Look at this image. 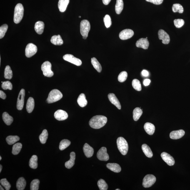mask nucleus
I'll list each match as a JSON object with an SVG mask.
<instances>
[{"instance_id":"12","label":"nucleus","mask_w":190,"mask_h":190,"mask_svg":"<svg viewBox=\"0 0 190 190\" xmlns=\"http://www.w3.org/2000/svg\"><path fill=\"white\" fill-rule=\"evenodd\" d=\"M158 38L162 40L163 44H167L170 42L169 36L166 32L162 29L159 30L158 32Z\"/></svg>"},{"instance_id":"15","label":"nucleus","mask_w":190,"mask_h":190,"mask_svg":"<svg viewBox=\"0 0 190 190\" xmlns=\"http://www.w3.org/2000/svg\"><path fill=\"white\" fill-rule=\"evenodd\" d=\"M54 117L58 121H62L68 117V114L66 111L61 110H58L54 113Z\"/></svg>"},{"instance_id":"27","label":"nucleus","mask_w":190,"mask_h":190,"mask_svg":"<svg viewBox=\"0 0 190 190\" xmlns=\"http://www.w3.org/2000/svg\"><path fill=\"white\" fill-rule=\"evenodd\" d=\"M35 106L34 99L32 97H30L28 99L26 103V109L28 112L31 113L34 110Z\"/></svg>"},{"instance_id":"34","label":"nucleus","mask_w":190,"mask_h":190,"mask_svg":"<svg viewBox=\"0 0 190 190\" xmlns=\"http://www.w3.org/2000/svg\"><path fill=\"white\" fill-rule=\"evenodd\" d=\"M91 63L93 67L98 72L101 73L102 71V67L101 64L95 58H93L91 59Z\"/></svg>"},{"instance_id":"13","label":"nucleus","mask_w":190,"mask_h":190,"mask_svg":"<svg viewBox=\"0 0 190 190\" xmlns=\"http://www.w3.org/2000/svg\"><path fill=\"white\" fill-rule=\"evenodd\" d=\"M134 35V32L132 30L126 29L123 30L120 32L119 37L121 40H126L132 37Z\"/></svg>"},{"instance_id":"36","label":"nucleus","mask_w":190,"mask_h":190,"mask_svg":"<svg viewBox=\"0 0 190 190\" xmlns=\"http://www.w3.org/2000/svg\"><path fill=\"white\" fill-rule=\"evenodd\" d=\"M48 132L47 130H43L42 134L39 136L40 141L42 144H44L46 142L48 137Z\"/></svg>"},{"instance_id":"20","label":"nucleus","mask_w":190,"mask_h":190,"mask_svg":"<svg viewBox=\"0 0 190 190\" xmlns=\"http://www.w3.org/2000/svg\"><path fill=\"white\" fill-rule=\"evenodd\" d=\"M107 167L115 173L121 172V168L119 165L116 163H109L106 165Z\"/></svg>"},{"instance_id":"37","label":"nucleus","mask_w":190,"mask_h":190,"mask_svg":"<svg viewBox=\"0 0 190 190\" xmlns=\"http://www.w3.org/2000/svg\"><path fill=\"white\" fill-rule=\"evenodd\" d=\"M13 73L11 67L9 66H7L5 68L4 71V77L6 79H11L12 78Z\"/></svg>"},{"instance_id":"1","label":"nucleus","mask_w":190,"mask_h":190,"mask_svg":"<svg viewBox=\"0 0 190 190\" xmlns=\"http://www.w3.org/2000/svg\"><path fill=\"white\" fill-rule=\"evenodd\" d=\"M107 118L104 116L97 115L93 116L89 121V125L92 128L99 129L103 127L107 122Z\"/></svg>"},{"instance_id":"38","label":"nucleus","mask_w":190,"mask_h":190,"mask_svg":"<svg viewBox=\"0 0 190 190\" xmlns=\"http://www.w3.org/2000/svg\"><path fill=\"white\" fill-rule=\"evenodd\" d=\"M22 145L21 143H17L13 146L12 154L14 155H17L19 154L22 148Z\"/></svg>"},{"instance_id":"45","label":"nucleus","mask_w":190,"mask_h":190,"mask_svg":"<svg viewBox=\"0 0 190 190\" xmlns=\"http://www.w3.org/2000/svg\"><path fill=\"white\" fill-rule=\"evenodd\" d=\"M8 29L7 24H4L0 27V39H1L4 37Z\"/></svg>"},{"instance_id":"43","label":"nucleus","mask_w":190,"mask_h":190,"mask_svg":"<svg viewBox=\"0 0 190 190\" xmlns=\"http://www.w3.org/2000/svg\"><path fill=\"white\" fill-rule=\"evenodd\" d=\"M40 181L38 179H35L32 181L31 184V190H38L39 189Z\"/></svg>"},{"instance_id":"33","label":"nucleus","mask_w":190,"mask_h":190,"mask_svg":"<svg viewBox=\"0 0 190 190\" xmlns=\"http://www.w3.org/2000/svg\"><path fill=\"white\" fill-rule=\"evenodd\" d=\"M143 113L142 110L139 107H136L133 111V119L135 121H137Z\"/></svg>"},{"instance_id":"31","label":"nucleus","mask_w":190,"mask_h":190,"mask_svg":"<svg viewBox=\"0 0 190 190\" xmlns=\"http://www.w3.org/2000/svg\"><path fill=\"white\" fill-rule=\"evenodd\" d=\"M38 157L37 156L34 155L31 157L30 160L29 165L31 168L33 169H36L38 166Z\"/></svg>"},{"instance_id":"51","label":"nucleus","mask_w":190,"mask_h":190,"mask_svg":"<svg viewBox=\"0 0 190 190\" xmlns=\"http://www.w3.org/2000/svg\"><path fill=\"white\" fill-rule=\"evenodd\" d=\"M6 94L3 91L1 90L0 91V97L1 99H6Z\"/></svg>"},{"instance_id":"48","label":"nucleus","mask_w":190,"mask_h":190,"mask_svg":"<svg viewBox=\"0 0 190 190\" xmlns=\"http://www.w3.org/2000/svg\"><path fill=\"white\" fill-rule=\"evenodd\" d=\"M104 21L105 26L106 28H109L111 26L112 21L109 15H106L104 18Z\"/></svg>"},{"instance_id":"8","label":"nucleus","mask_w":190,"mask_h":190,"mask_svg":"<svg viewBox=\"0 0 190 190\" xmlns=\"http://www.w3.org/2000/svg\"><path fill=\"white\" fill-rule=\"evenodd\" d=\"M37 48L35 45L32 43H29L26 46L25 49V54L26 57L31 58L36 54Z\"/></svg>"},{"instance_id":"44","label":"nucleus","mask_w":190,"mask_h":190,"mask_svg":"<svg viewBox=\"0 0 190 190\" xmlns=\"http://www.w3.org/2000/svg\"><path fill=\"white\" fill-rule=\"evenodd\" d=\"M128 77V73L126 71H123L120 73L118 76V81L121 83L124 82Z\"/></svg>"},{"instance_id":"54","label":"nucleus","mask_w":190,"mask_h":190,"mask_svg":"<svg viewBox=\"0 0 190 190\" xmlns=\"http://www.w3.org/2000/svg\"><path fill=\"white\" fill-rule=\"evenodd\" d=\"M111 0H102L103 4L105 5H107L109 4Z\"/></svg>"},{"instance_id":"39","label":"nucleus","mask_w":190,"mask_h":190,"mask_svg":"<svg viewBox=\"0 0 190 190\" xmlns=\"http://www.w3.org/2000/svg\"><path fill=\"white\" fill-rule=\"evenodd\" d=\"M71 141L67 139H63L60 143L59 149L61 150L66 149L71 144Z\"/></svg>"},{"instance_id":"26","label":"nucleus","mask_w":190,"mask_h":190,"mask_svg":"<svg viewBox=\"0 0 190 190\" xmlns=\"http://www.w3.org/2000/svg\"><path fill=\"white\" fill-rule=\"evenodd\" d=\"M51 41L52 44L55 45L60 46L63 43V40L59 35L53 36L51 37Z\"/></svg>"},{"instance_id":"25","label":"nucleus","mask_w":190,"mask_h":190,"mask_svg":"<svg viewBox=\"0 0 190 190\" xmlns=\"http://www.w3.org/2000/svg\"><path fill=\"white\" fill-rule=\"evenodd\" d=\"M77 102L79 105L82 107H85L87 104V101L86 99L85 95L81 93L79 95L77 99Z\"/></svg>"},{"instance_id":"11","label":"nucleus","mask_w":190,"mask_h":190,"mask_svg":"<svg viewBox=\"0 0 190 190\" xmlns=\"http://www.w3.org/2000/svg\"><path fill=\"white\" fill-rule=\"evenodd\" d=\"M97 157L101 161H106L109 160V155L107 152L106 148L103 147L99 149L97 153Z\"/></svg>"},{"instance_id":"16","label":"nucleus","mask_w":190,"mask_h":190,"mask_svg":"<svg viewBox=\"0 0 190 190\" xmlns=\"http://www.w3.org/2000/svg\"><path fill=\"white\" fill-rule=\"evenodd\" d=\"M149 45V42L146 38H141L138 40L136 43L137 47L142 48L144 49H148Z\"/></svg>"},{"instance_id":"10","label":"nucleus","mask_w":190,"mask_h":190,"mask_svg":"<svg viewBox=\"0 0 190 190\" xmlns=\"http://www.w3.org/2000/svg\"><path fill=\"white\" fill-rule=\"evenodd\" d=\"M25 91L24 89H21L18 94L17 103V108L19 110H21L23 109L24 105Z\"/></svg>"},{"instance_id":"3","label":"nucleus","mask_w":190,"mask_h":190,"mask_svg":"<svg viewBox=\"0 0 190 190\" xmlns=\"http://www.w3.org/2000/svg\"><path fill=\"white\" fill-rule=\"evenodd\" d=\"M63 97V95L59 90L54 89L50 92L46 101L49 104L59 101Z\"/></svg>"},{"instance_id":"47","label":"nucleus","mask_w":190,"mask_h":190,"mask_svg":"<svg viewBox=\"0 0 190 190\" xmlns=\"http://www.w3.org/2000/svg\"><path fill=\"white\" fill-rule=\"evenodd\" d=\"M1 184L5 188L6 190H9L10 189L11 185L6 179H3L0 181Z\"/></svg>"},{"instance_id":"7","label":"nucleus","mask_w":190,"mask_h":190,"mask_svg":"<svg viewBox=\"0 0 190 190\" xmlns=\"http://www.w3.org/2000/svg\"><path fill=\"white\" fill-rule=\"evenodd\" d=\"M156 181V178L153 175L149 174L145 176L143 180V186L145 188L151 187Z\"/></svg>"},{"instance_id":"6","label":"nucleus","mask_w":190,"mask_h":190,"mask_svg":"<svg viewBox=\"0 0 190 190\" xmlns=\"http://www.w3.org/2000/svg\"><path fill=\"white\" fill-rule=\"evenodd\" d=\"M51 64L49 61H46L43 63L41 66V69L43 74L47 77H52L54 73L51 71Z\"/></svg>"},{"instance_id":"5","label":"nucleus","mask_w":190,"mask_h":190,"mask_svg":"<svg viewBox=\"0 0 190 190\" xmlns=\"http://www.w3.org/2000/svg\"><path fill=\"white\" fill-rule=\"evenodd\" d=\"M91 26L89 21L87 20L81 21L80 25V31L82 36L87 38Z\"/></svg>"},{"instance_id":"32","label":"nucleus","mask_w":190,"mask_h":190,"mask_svg":"<svg viewBox=\"0 0 190 190\" xmlns=\"http://www.w3.org/2000/svg\"><path fill=\"white\" fill-rule=\"evenodd\" d=\"M124 7L123 0H116L115 6L116 12L117 14H120L122 12Z\"/></svg>"},{"instance_id":"56","label":"nucleus","mask_w":190,"mask_h":190,"mask_svg":"<svg viewBox=\"0 0 190 190\" xmlns=\"http://www.w3.org/2000/svg\"><path fill=\"white\" fill-rule=\"evenodd\" d=\"M0 188H1V189H0V190H4V189H3L1 185L0 186Z\"/></svg>"},{"instance_id":"21","label":"nucleus","mask_w":190,"mask_h":190,"mask_svg":"<svg viewBox=\"0 0 190 190\" xmlns=\"http://www.w3.org/2000/svg\"><path fill=\"white\" fill-rule=\"evenodd\" d=\"M144 129L145 131L148 134L152 135L155 131V128L154 124L150 123H146L144 126Z\"/></svg>"},{"instance_id":"29","label":"nucleus","mask_w":190,"mask_h":190,"mask_svg":"<svg viewBox=\"0 0 190 190\" xmlns=\"http://www.w3.org/2000/svg\"><path fill=\"white\" fill-rule=\"evenodd\" d=\"M143 153L146 157L149 158H151L153 156V153L147 144H143L141 146Z\"/></svg>"},{"instance_id":"59","label":"nucleus","mask_w":190,"mask_h":190,"mask_svg":"<svg viewBox=\"0 0 190 190\" xmlns=\"http://www.w3.org/2000/svg\"><path fill=\"white\" fill-rule=\"evenodd\" d=\"M120 190V189H116V190Z\"/></svg>"},{"instance_id":"61","label":"nucleus","mask_w":190,"mask_h":190,"mask_svg":"<svg viewBox=\"0 0 190 190\" xmlns=\"http://www.w3.org/2000/svg\"><path fill=\"white\" fill-rule=\"evenodd\" d=\"M146 39H148V37H146Z\"/></svg>"},{"instance_id":"53","label":"nucleus","mask_w":190,"mask_h":190,"mask_svg":"<svg viewBox=\"0 0 190 190\" xmlns=\"http://www.w3.org/2000/svg\"><path fill=\"white\" fill-rule=\"evenodd\" d=\"M141 74L143 76H145V77H146L149 76V72L147 71L146 70H143L141 72Z\"/></svg>"},{"instance_id":"2","label":"nucleus","mask_w":190,"mask_h":190,"mask_svg":"<svg viewBox=\"0 0 190 190\" xmlns=\"http://www.w3.org/2000/svg\"><path fill=\"white\" fill-rule=\"evenodd\" d=\"M24 9L22 4L18 3L15 7L14 21L16 24L20 22L24 15Z\"/></svg>"},{"instance_id":"41","label":"nucleus","mask_w":190,"mask_h":190,"mask_svg":"<svg viewBox=\"0 0 190 190\" xmlns=\"http://www.w3.org/2000/svg\"><path fill=\"white\" fill-rule=\"evenodd\" d=\"M172 10L173 12H178L182 14L184 11V9L181 4H173L172 6Z\"/></svg>"},{"instance_id":"4","label":"nucleus","mask_w":190,"mask_h":190,"mask_svg":"<svg viewBox=\"0 0 190 190\" xmlns=\"http://www.w3.org/2000/svg\"><path fill=\"white\" fill-rule=\"evenodd\" d=\"M117 147L118 150L121 154L123 155H125L127 154L128 148V144L127 141L124 138L119 137L118 138L117 141Z\"/></svg>"},{"instance_id":"19","label":"nucleus","mask_w":190,"mask_h":190,"mask_svg":"<svg viewBox=\"0 0 190 190\" xmlns=\"http://www.w3.org/2000/svg\"><path fill=\"white\" fill-rule=\"evenodd\" d=\"M83 151H84L85 155L87 158L91 157L94 154V149L87 143H85L84 145V147H83Z\"/></svg>"},{"instance_id":"9","label":"nucleus","mask_w":190,"mask_h":190,"mask_svg":"<svg viewBox=\"0 0 190 190\" xmlns=\"http://www.w3.org/2000/svg\"><path fill=\"white\" fill-rule=\"evenodd\" d=\"M63 59L64 60L72 63L77 66H81L82 64V61L81 60L75 57L72 55L69 54L65 55L63 56Z\"/></svg>"},{"instance_id":"30","label":"nucleus","mask_w":190,"mask_h":190,"mask_svg":"<svg viewBox=\"0 0 190 190\" xmlns=\"http://www.w3.org/2000/svg\"><path fill=\"white\" fill-rule=\"evenodd\" d=\"M4 123L10 126L13 121V118L12 116H10L7 112L3 113L2 115Z\"/></svg>"},{"instance_id":"40","label":"nucleus","mask_w":190,"mask_h":190,"mask_svg":"<svg viewBox=\"0 0 190 190\" xmlns=\"http://www.w3.org/2000/svg\"><path fill=\"white\" fill-rule=\"evenodd\" d=\"M97 184L100 190H107L108 189V185L104 180L100 179Z\"/></svg>"},{"instance_id":"17","label":"nucleus","mask_w":190,"mask_h":190,"mask_svg":"<svg viewBox=\"0 0 190 190\" xmlns=\"http://www.w3.org/2000/svg\"><path fill=\"white\" fill-rule=\"evenodd\" d=\"M185 132L183 130L171 132L170 134V137L171 139H180L184 136Z\"/></svg>"},{"instance_id":"35","label":"nucleus","mask_w":190,"mask_h":190,"mask_svg":"<svg viewBox=\"0 0 190 190\" xmlns=\"http://www.w3.org/2000/svg\"><path fill=\"white\" fill-rule=\"evenodd\" d=\"M19 137L17 136H10L6 138V141L8 144L12 145L19 141Z\"/></svg>"},{"instance_id":"49","label":"nucleus","mask_w":190,"mask_h":190,"mask_svg":"<svg viewBox=\"0 0 190 190\" xmlns=\"http://www.w3.org/2000/svg\"><path fill=\"white\" fill-rule=\"evenodd\" d=\"M175 26L177 28H180L184 25V21L182 19H175L174 21Z\"/></svg>"},{"instance_id":"58","label":"nucleus","mask_w":190,"mask_h":190,"mask_svg":"<svg viewBox=\"0 0 190 190\" xmlns=\"http://www.w3.org/2000/svg\"><path fill=\"white\" fill-rule=\"evenodd\" d=\"M1 159H2V158H1V156H0V160H1Z\"/></svg>"},{"instance_id":"57","label":"nucleus","mask_w":190,"mask_h":190,"mask_svg":"<svg viewBox=\"0 0 190 190\" xmlns=\"http://www.w3.org/2000/svg\"><path fill=\"white\" fill-rule=\"evenodd\" d=\"M83 38L84 39H87V37H83Z\"/></svg>"},{"instance_id":"24","label":"nucleus","mask_w":190,"mask_h":190,"mask_svg":"<svg viewBox=\"0 0 190 190\" xmlns=\"http://www.w3.org/2000/svg\"><path fill=\"white\" fill-rule=\"evenodd\" d=\"M44 28V22L42 21H39L36 22L35 25V29L38 34L41 35L42 34Z\"/></svg>"},{"instance_id":"60","label":"nucleus","mask_w":190,"mask_h":190,"mask_svg":"<svg viewBox=\"0 0 190 190\" xmlns=\"http://www.w3.org/2000/svg\"><path fill=\"white\" fill-rule=\"evenodd\" d=\"M79 18H81V16H79Z\"/></svg>"},{"instance_id":"14","label":"nucleus","mask_w":190,"mask_h":190,"mask_svg":"<svg viewBox=\"0 0 190 190\" xmlns=\"http://www.w3.org/2000/svg\"><path fill=\"white\" fill-rule=\"evenodd\" d=\"M161 157L163 160L166 162L168 165L172 166L175 164L174 158L168 153L163 152L161 154Z\"/></svg>"},{"instance_id":"28","label":"nucleus","mask_w":190,"mask_h":190,"mask_svg":"<svg viewBox=\"0 0 190 190\" xmlns=\"http://www.w3.org/2000/svg\"><path fill=\"white\" fill-rule=\"evenodd\" d=\"M26 185V180L23 177L18 179L16 183V187L18 190H24Z\"/></svg>"},{"instance_id":"18","label":"nucleus","mask_w":190,"mask_h":190,"mask_svg":"<svg viewBox=\"0 0 190 190\" xmlns=\"http://www.w3.org/2000/svg\"><path fill=\"white\" fill-rule=\"evenodd\" d=\"M108 98L109 101L112 104L114 105L119 110H121V104L116 98L115 95L113 93H110L108 96Z\"/></svg>"},{"instance_id":"23","label":"nucleus","mask_w":190,"mask_h":190,"mask_svg":"<svg viewBox=\"0 0 190 190\" xmlns=\"http://www.w3.org/2000/svg\"><path fill=\"white\" fill-rule=\"evenodd\" d=\"M69 3V0H59L58 2V8L61 12H64Z\"/></svg>"},{"instance_id":"22","label":"nucleus","mask_w":190,"mask_h":190,"mask_svg":"<svg viewBox=\"0 0 190 190\" xmlns=\"http://www.w3.org/2000/svg\"><path fill=\"white\" fill-rule=\"evenodd\" d=\"M70 156V159L65 163V167L68 169H70L73 167L74 165L75 161L76 159V154L74 152H72L71 153Z\"/></svg>"},{"instance_id":"46","label":"nucleus","mask_w":190,"mask_h":190,"mask_svg":"<svg viewBox=\"0 0 190 190\" xmlns=\"http://www.w3.org/2000/svg\"><path fill=\"white\" fill-rule=\"evenodd\" d=\"M1 87L4 90L8 89L11 90L12 89L13 86L12 84H11L10 82L7 81L3 82L2 85H1Z\"/></svg>"},{"instance_id":"42","label":"nucleus","mask_w":190,"mask_h":190,"mask_svg":"<svg viewBox=\"0 0 190 190\" xmlns=\"http://www.w3.org/2000/svg\"><path fill=\"white\" fill-rule=\"evenodd\" d=\"M132 86L136 90L138 91H141V85L139 80L137 79L133 80L132 81Z\"/></svg>"},{"instance_id":"55","label":"nucleus","mask_w":190,"mask_h":190,"mask_svg":"<svg viewBox=\"0 0 190 190\" xmlns=\"http://www.w3.org/2000/svg\"><path fill=\"white\" fill-rule=\"evenodd\" d=\"M2 169V166L1 165H0V173H1V170Z\"/></svg>"},{"instance_id":"52","label":"nucleus","mask_w":190,"mask_h":190,"mask_svg":"<svg viewBox=\"0 0 190 190\" xmlns=\"http://www.w3.org/2000/svg\"><path fill=\"white\" fill-rule=\"evenodd\" d=\"M150 83V80L149 79H145L143 82V84L145 86H148L149 85Z\"/></svg>"},{"instance_id":"50","label":"nucleus","mask_w":190,"mask_h":190,"mask_svg":"<svg viewBox=\"0 0 190 190\" xmlns=\"http://www.w3.org/2000/svg\"><path fill=\"white\" fill-rule=\"evenodd\" d=\"M148 2L153 3L155 5H160L163 2V0H146Z\"/></svg>"}]
</instances>
